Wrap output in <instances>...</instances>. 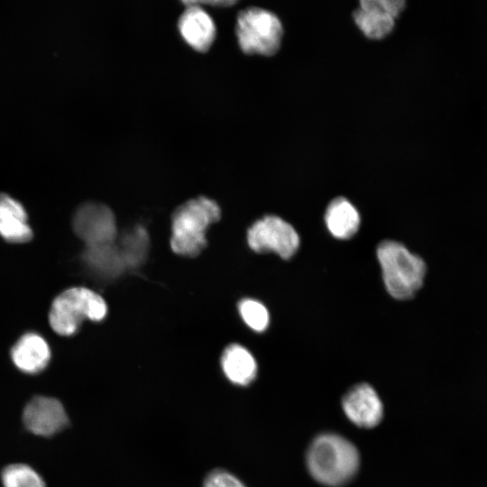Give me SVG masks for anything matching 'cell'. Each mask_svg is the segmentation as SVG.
<instances>
[{"instance_id": "1", "label": "cell", "mask_w": 487, "mask_h": 487, "mask_svg": "<svg viewBox=\"0 0 487 487\" xmlns=\"http://www.w3.org/2000/svg\"><path fill=\"white\" fill-rule=\"evenodd\" d=\"M306 462L310 475L317 482L338 487L354 477L360 457L349 440L336 434H321L310 444Z\"/></svg>"}, {"instance_id": "2", "label": "cell", "mask_w": 487, "mask_h": 487, "mask_svg": "<svg viewBox=\"0 0 487 487\" xmlns=\"http://www.w3.org/2000/svg\"><path fill=\"white\" fill-rule=\"evenodd\" d=\"M221 216L217 203L198 197L180 205L172 216L170 247L179 255L194 257L206 246L208 226Z\"/></svg>"}, {"instance_id": "3", "label": "cell", "mask_w": 487, "mask_h": 487, "mask_svg": "<svg viewBox=\"0 0 487 487\" xmlns=\"http://www.w3.org/2000/svg\"><path fill=\"white\" fill-rule=\"evenodd\" d=\"M386 289L397 299H409L423 285L427 266L423 259L395 241H383L377 248Z\"/></svg>"}, {"instance_id": "4", "label": "cell", "mask_w": 487, "mask_h": 487, "mask_svg": "<svg viewBox=\"0 0 487 487\" xmlns=\"http://www.w3.org/2000/svg\"><path fill=\"white\" fill-rule=\"evenodd\" d=\"M107 312L104 299L85 287H72L59 294L51 303L49 322L58 335L75 334L83 320H102Z\"/></svg>"}, {"instance_id": "5", "label": "cell", "mask_w": 487, "mask_h": 487, "mask_svg": "<svg viewBox=\"0 0 487 487\" xmlns=\"http://www.w3.org/2000/svg\"><path fill=\"white\" fill-rule=\"evenodd\" d=\"M235 32L244 53L271 56L280 47L283 28L272 12L261 7H248L238 14Z\"/></svg>"}, {"instance_id": "6", "label": "cell", "mask_w": 487, "mask_h": 487, "mask_svg": "<svg viewBox=\"0 0 487 487\" xmlns=\"http://www.w3.org/2000/svg\"><path fill=\"white\" fill-rule=\"evenodd\" d=\"M247 242L254 252H273L289 259L297 252L299 237L288 222L276 216H266L249 228Z\"/></svg>"}, {"instance_id": "7", "label": "cell", "mask_w": 487, "mask_h": 487, "mask_svg": "<svg viewBox=\"0 0 487 487\" xmlns=\"http://www.w3.org/2000/svg\"><path fill=\"white\" fill-rule=\"evenodd\" d=\"M72 226L87 247L110 244L116 236L114 214L101 203L87 202L81 205L74 214Z\"/></svg>"}, {"instance_id": "8", "label": "cell", "mask_w": 487, "mask_h": 487, "mask_svg": "<svg viewBox=\"0 0 487 487\" xmlns=\"http://www.w3.org/2000/svg\"><path fill=\"white\" fill-rule=\"evenodd\" d=\"M404 8L403 0H363L353 16L366 37L380 40L391 32L395 20Z\"/></svg>"}, {"instance_id": "9", "label": "cell", "mask_w": 487, "mask_h": 487, "mask_svg": "<svg viewBox=\"0 0 487 487\" xmlns=\"http://www.w3.org/2000/svg\"><path fill=\"white\" fill-rule=\"evenodd\" d=\"M23 422L29 432L49 437L69 425V417L58 399L41 395L33 397L24 407Z\"/></svg>"}, {"instance_id": "10", "label": "cell", "mask_w": 487, "mask_h": 487, "mask_svg": "<svg viewBox=\"0 0 487 487\" xmlns=\"http://www.w3.org/2000/svg\"><path fill=\"white\" fill-rule=\"evenodd\" d=\"M347 418L360 427L377 426L383 417V405L376 391L367 383L351 388L342 400Z\"/></svg>"}, {"instance_id": "11", "label": "cell", "mask_w": 487, "mask_h": 487, "mask_svg": "<svg viewBox=\"0 0 487 487\" xmlns=\"http://www.w3.org/2000/svg\"><path fill=\"white\" fill-rule=\"evenodd\" d=\"M185 10L178 21V29L183 40L198 51H207L214 42L216 27L204 7L195 1H185Z\"/></svg>"}, {"instance_id": "12", "label": "cell", "mask_w": 487, "mask_h": 487, "mask_svg": "<svg viewBox=\"0 0 487 487\" xmlns=\"http://www.w3.org/2000/svg\"><path fill=\"white\" fill-rule=\"evenodd\" d=\"M12 362L22 372L37 374L49 364L51 352L48 342L35 332L23 334L10 352Z\"/></svg>"}, {"instance_id": "13", "label": "cell", "mask_w": 487, "mask_h": 487, "mask_svg": "<svg viewBox=\"0 0 487 487\" xmlns=\"http://www.w3.org/2000/svg\"><path fill=\"white\" fill-rule=\"evenodd\" d=\"M0 236L12 244L27 243L33 236L24 207L6 194H0Z\"/></svg>"}, {"instance_id": "14", "label": "cell", "mask_w": 487, "mask_h": 487, "mask_svg": "<svg viewBox=\"0 0 487 487\" xmlns=\"http://www.w3.org/2000/svg\"><path fill=\"white\" fill-rule=\"evenodd\" d=\"M221 367L226 379L237 386H247L257 375V363L253 354L240 345H230L221 356Z\"/></svg>"}, {"instance_id": "15", "label": "cell", "mask_w": 487, "mask_h": 487, "mask_svg": "<svg viewBox=\"0 0 487 487\" xmlns=\"http://www.w3.org/2000/svg\"><path fill=\"white\" fill-rule=\"evenodd\" d=\"M325 221L335 237L348 239L357 232L361 220L357 209L349 200L336 198L328 205Z\"/></svg>"}, {"instance_id": "16", "label": "cell", "mask_w": 487, "mask_h": 487, "mask_svg": "<svg viewBox=\"0 0 487 487\" xmlns=\"http://www.w3.org/2000/svg\"><path fill=\"white\" fill-rule=\"evenodd\" d=\"M82 257L90 269L102 274L117 273L126 265L122 251L115 246L114 243L87 247Z\"/></svg>"}, {"instance_id": "17", "label": "cell", "mask_w": 487, "mask_h": 487, "mask_svg": "<svg viewBox=\"0 0 487 487\" xmlns=\"http://www.w3.org/2000/svg\"><path fill=\"white\" fill-rule=\"evenodd\" d=\"M3 487H46L41 476L25 464H12L1 473Z\"/></svg>"}, {"instance_id": "18", "label": "cell", "mask_w": 487, "mask_h": 487, "mask_svg": "<svg viewBox=\"0 0 487 487\" xmlns=\"http://www.w3.org/2000/svg\"><path fill=\"white\" fill-rule=\"evenodd\" d=\"M239 312L248 326L262 332L269 324V313L267 308L259 301L246 299L239 303Z\"/></svg>"}, {"instance_id": "19", "label": "cell", "mask_w": 487, "mask_h": 487, "mask_svg": "<svg viewBox=\"0 0 487 487\" xmlns=\"http://www.w3.org/2000/svg\"><path fill=\"white\" fill-rule=\"evenodd\" d=\"M203 487H246L234 473L226 469L216 468L210 471L203 481Z\"/></svg>"}, {"instance_id": "20", "label": "cell", "mask_w": 487, "mask_h": 487, "mask_svg": "<svg viewBox=\"0 0 487 487\" xmlns=\"http://www.w3.org/2000/svg\"><path fill=\"white\" fill-rule=\"evenodd\" d=\"M197 4L203 5H210L213 6H230L232 5H234L235 1H195Z\"/></svg>"}]
</instances>
